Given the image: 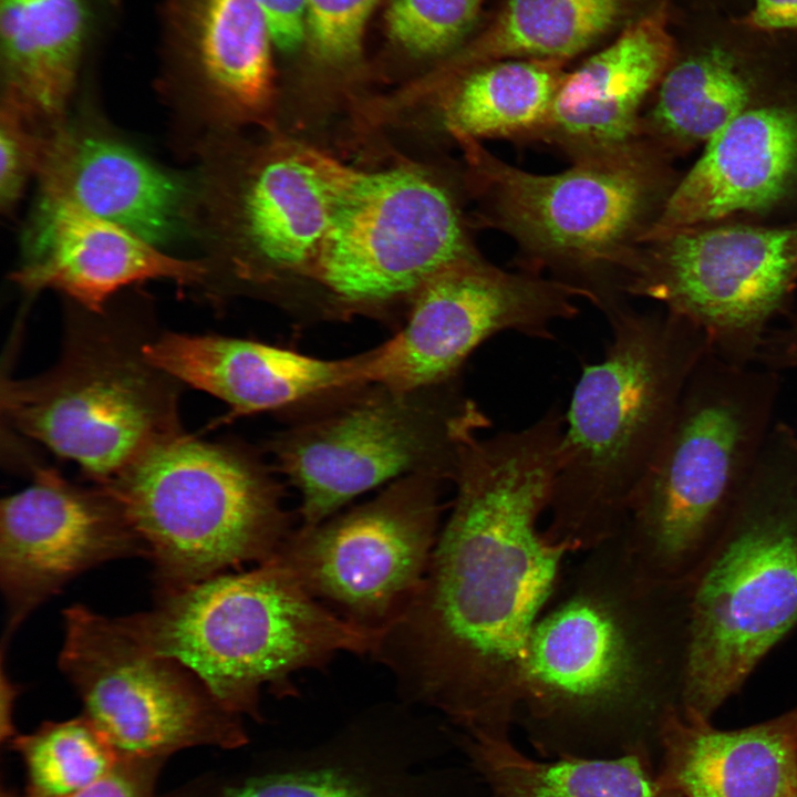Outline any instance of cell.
I'll list each match as a JSON object with an SVG mask.
<instances>
[{
    "mask_svg": "<svg viewBox=\"0 0 797 797\" xmlns=\"http://www.w3.org/2000/svg\"><path fill=\"white\" fill-rule=\"evenodd\" d=\"M563 426L552 406L524 428L464 448L423 582L370 653L406 703L433 708L463 733L507 735L530 632L570 556L539 526Z\"/></svg>",
    "mask_w": 797,
    "mask_h": 797,
    "instance_id": "obj_1",
    "label": "cell"
},
{
    "mask_svg": "<svg viewBox=\"0 0 797 797\" xmlns=\"http://www.w3.org/2000/svg\"><path fill=\"white\" fill-rule=\"evenodd\" d=\"M580 555L530 632L516 717L539 739L658 738L682 708L684 584L644 576L621 532Z\"/></svg>",
    "mask_w": 797,
    "mask_h": 797,
    "instance_id": "obj_2",
    "label": "cell"
},
{
    "mask_svg": "<svg viewBox=\"0 0 797 797\" xmlns=\"http://www.w3.org/2000/svg\"><path fill=\"white\" fill-rule=\"evenodd\" d=\"M608 321L607 351L583 366L565 414L544 529L570 555L622 530L684 386L711 351L700 328L665 310L628 306Z\"/></svg>",
    "mask_w": 797,
    "mask_h": 797,
    "instance_id": "obj_3",
    "label": "cell"
},
{
    "mask_svg": "<svg viewBox=\"0 0 797 797\" xmlns=\"http://www.w3.org/2000/svg\"><path fill=\"white\" fill-rule=\"evenodd\" d=\"M685 714L711 720L797 625V432L775 421L722 531L683 581Z\"/></svg>",
    "mask_w": 797,
    "mask_h": 797,
    "instance_id": "obj_4",
    "label": "cell"
},
{
    "mask_svg": "<svg viewBox=\"0 0 797 797\" xmlns=\"http://www.w3.org/2000/svg\"><path fill=\"white\" fill-rule=\"evenodd\" d=\"M456 143L478 205L475 224L511 238L520 269L581 288L605 318L628 304L629 265L677 182L669 158L643 144L620 157L536 174L479 141Z\"/></svg>",
    "mask_w": 797,
    "mask_h": 797,
    "instance_id": "obj_5",
    "label": "cell"
},
{
    "mask_svg": "<svg viewBox=\"0 0 797 797\" xmlns=\"http://www.w3.org/2000/svg\"><path fill=\"white\" fill-rule=\"evenodd\" d=\"M779 372L708 351L620 531L646 577L680 583L722 531L774 425Z\"/></svg>",
    "mask_w": 797,
    "mask_h": 797,
    "instance_id": "obj_6",
    "label": "cell"
},
{
    "mask_svg": "<svg viewBox=\"0 0 797 797\" xmlns=\"http://www.w3.org/2000/svg\"><path fill=\"white\" fill-rule=\"evenodd\" d=\"M141 642L189 669L228 711L262 721L260 694H292L291 677L373 639L312 598L275 559L159 594L120 619Z\"/></svg>",
    "mask_w": 797,
    "mask_h": 797,
    "instance_id": "obj_7",
    "label": "cell"
},
{
    "mask_svg": "<svg viewBox=\"0 0 797 797\" xmlns=\"http://www.w3.org/2000/svg\"><path fill=\"white\" fill-rule=\"evenodd\" d=\"M75 306V304H74ZM59 362L2 386V411L21 434L106 485L180 434L179 382L149 361L154 337L137 322L77 306Z\"/></svg>",
    "mask_w": 797,
    "mask_h": 797,
    "instance_id": "obj_8",
    "label": "cell"
},
{
    "mask_svg": "<svg viewBox=\"0 0 797 797\" xmlns=\"http://www.w3.org/2000/svg\"><path fill=\"white\" fill-rule=\"evenodd\" d=\"M104 486L146 546L159 594L262 563L293 532L280 486L236 444L182 432Z\"/></svg>",
    "mask_w": 797,
    "mask_h": 797,
    "instance_id": "obj_9",
    "label": "cell"
},
{
    "mask_svg": "<svg viewBox=\"0 0 797 797\" xmlns=\"http://www.w3.org/2000/svg\"><path fill=\"white\" fill-rule=\"evenodd\" d=\"M490 426L458 376L412 391L371 384L337 410L278 436L271 451L300 494L301 527L410 475L453 482L464 448Z\"/></svg>",
    "mask_w": 797,
    "mask_h": 797,
    "instance_id": "obj_10",
    "label": "cell"
},
{
    "mask_svg": "<svg viewBox=\"0 0 797 797\" xmlns=\"http://www.w3.org/2000/svg\"><path fill=\"white\" fill-rule=\"evenodd\" d=\"M455 189L420 168L351 170L311 281L338 310H381L434 276L482 258Z\"/></svg>",
    "mask_w": 797,
    "mask_h": 797,
    "instance_id": "obj_11",
    "label": "cell"
},
{
    "mask_svg": "<svg viewBox=\"0 0 797 797\" xmlns=\"http://www.w3.org/2000/svg\"><path fill=\"white\" fill-rule=\"evenodd\" d=\"M797 288V221L783 226L714 222L640 244L627 297L646 298L706 335L711 351L755 364L760 344L787 317Z\"/></svg>",
    "mask_w": 797,
    "mask_h": 797,
    "instance_id": "obj_12",
    "label": "cell"
},
{
    "mask_svg": "<svg viewBox=\"0 0 797 797\" xmlns=\"http://www.w3.org/2000/svg\"><path fill=\"white\" fill-rule=\"evenodd\" d=\"M208 157L195 179V226L229 277L249 287L311 281L352 168L290 141Z\"/></svg>",
    "mask_w": 797,
    "mask_h": 797,
    "instance_id": "obj_13",
    "label": "cell"
},
{
    "mask_svg": "<svg viewBox=\"0 0 797 797\" xmlns=\"http://www.w3.org/2000/svg\"><path fill=\"white\" fill-rule=\"evenodd\" d=\"M60 666L83 714L121 759H161L189 747L248 743L244 717L225 708L177 660L155 652L118 619L75 605L64 612Z\"/></svg>",
    "mask_w": 797,
    "mask_h": 797,
    "instance_id": "obj_14",
    "label": "cell"
},
{
    "mask_svg": "<svg viewBox=\"0 0 797 797\" xmlns=\"http://www.w3.org/2000/svg\"><path fill=\"white\" fill-rule=\"evenodd\" d=\"M443 482L428 475L396 479L363 505L300 527L272 559L375 641L423 582L441 529Z\"/></svg>",
    "mask_w": 797,
    "mask_h": 797,
    "instance_id": "obj_15",
    "label": "cell"
},
{
    "mask_svg": "<svg viewBox=\"0 0 797 797\" xmlns=\"http://www.w3.org/2000/svg\"><path fill=\"white\" fill-rule=\"evenodd\" d=\"M578 299L590 300L546 275L505 270L484 257L459 262L429 279L412 298L405 327L371 350L368 383L412 391L445 382L500 332L552 339L558 321L578 314Z\"/></svg>",
    "mask_w": 797,
    "mask_h": 797,
    "instance_id": "obj_16",
    "label": "cell"
},
{
    "mask_svg": "<svg viewBox=\"0 0 797 797\" xmlns=\"http://www.w3.org/2000/svg\"><path fill=\"white\" fill-rule=\"evenodd\" d=\"M147 557L118 498L105 486L82 487L52 467L0 506V582L8 634L71 579L105 561Z\"/></svg>",
    "mask_w": 797,
    "mask_h": 797,
    "instance_id": "obj_17",
    "label": "cell"
},
{
    "mask_svg": "<svg viewBox=\"0 0 797 797\" xmlns=\"http://www.w3.org/2000/svg\"><path fill=\"white\" fill-rule=\"evenodd\" d=\"M426 735L414 716L381 712L183 797H444L442 778L427 766Z\"/></svg>",
    "mask_w": 797,
    "mask_h": 797,
    "instance_id": "obj_18",
    "label": "cell"
},
{
    "mask_svg": "<svg viewBox=\"0 0 797 797\" xmlns=\"http://www.w3.org/2000/svg\"><path fill=\"white\" fill-rule=\"evenodd\" d=\"M41 196L63 200L159 246L195 224V182L161 168L112 133L61 122L45 133Z\"/></svg>",
    "mask_w": 797,
    "mask_h": 797,
    "instance_id": "obj_19",
    "label": "cell"
},
{
    "mask_svg": "<svg viewBox=\"0 0 797 797\" xmlns=\"http://www.w3.org/2000/svg\"><path fill=\"white\" fill-rule=\"evenodd\" d=\"M797 199V96L759 102L706 144L677 179L651 239L677 229L763 215Z\"/></svg>",
    "mask_w": 797,
    "mask_h": 797,
    "instance_id": "obj_20",
    "label": "cell"
},
{
    "mask_svg": "<svg viewBox=\"0 0 797 797\" xmlns=\"http://www.w3.org/2000/svg\"><path fill=\"white\" fill-rule=\"evenodd\" d=\"M13 279L27 292L54 289L73 304L102 312L122 289L167 279L209 284L207 261L169 256L126 228L63 200L40 196Z\"/></svg>",
    "mask_w": 797,
    "mask_h": 797,
    "instance_id": "obj_21",
    "label": "cell"
},
{
    "mask_svg": "<svg viewBox=\"0 0 797 797\" xmlns=\"http://www.w3.org/2000/svg\"><path fill=\"white\" fill-rule=\"evenodd\" d=\"M673 60L664 18L653 13L630 24L609 46L566 73L537 142L570 163L628 155L643 143L646 100Z\"/></svg>",
    "mask_w": 797,
    "mask_h": 797,
    "instance_id": "obj_22",
    "label": "cell"
},
{
    "mask_svg": "<svg viewBox=\"0 0 797 797\" xmlns=\"http://www.w3.org/2000/svg\"><path fill=\"white\" fill-rule=\"evenodd\" d=\"M152 363L230 408L224 422L366 385L370 351L323 360L217 334L166 332L145 344Z\"/></svg>",
    "mask_w": 797,
    "mask_h": 797,
    "instance_id": "obj_23",
    "label": "cell"
},
{
    "mask_svg": "<svg viewBox=\"0 0 797 797\" xmlns=\"http://www.w3.org/2000/svg\"><path fill=\"white\" fill-rule=\"evenodd\" d=\"M185 93L214 124L262 118L275 97V45L258 0H166Z\"/></svg>",
    "mask_w": 797,
    "mask_h": 797,
    "instance_id": "obj_24",
    "label": "cell"
},
{
    "mask_svg": "<svg viewBox=\"0 0 797 797\" xmlns=\"http://www.w3.org/2000/svg\"><path fill=\"white\" fill-rule=\"evenodd\" d=\"M658 739L659 777L676 797H797V706L731 731L681 708Z\"/></svg>",
    "mask_w": 797,
    "mask_h": 797,
    "instance_id": "obj_25",
    "label": "cell"
},
{
    "mask_svg": "<svg viewBox=\"0 0 797 797\" xmlns=\"http://www.w3.org/2000/svg\"><path fill=\"white\" fill-rule=\"evenodd\" d=\"M89 29L86 0H1L2 93L50 126L64 120Z\"/></svg>",
    "mask_w": 797,
    "mask_h": 797,
    "instance_id": "obj_26",
    "label": "cell"
},
{
    "mask_svg": "<svg viewBox=\"0 0 797 797\" xmlns=\"http://www.w3.org/2000/svg\"><path fill=\"white\" fill-rule=\"evenodd\" d=\"M565 74L558 61L505 60L442 77L438 124L454 142H537Z\"/></svg>",
    "mask_w": 797,
    "mask_h": 797,
    "instance_id": "obj_27",
    "label": "cell"
},
{
    "mask_svg": "<svg viewBox=\"0 0 797 797\" xmlns=\"http://www.w3.org/2000/svg\"><path fill=\"white\" fill-rule=\"evenodd\" d=\"M640 121L643 144L671 159L706 144L757 99L756 82L733 54L710 48L666 70Z\"/></svg>",
    "mask_w": 797,
    "mask_h": 797,
    "instance_id": "obj_28",
    "label": "cell"
},
{
    "mask_svg": "<svg viewBox=\"0 0 797 797\" xmlns=\"http://www.w3.org/2000/svg\"><path fill=\"white\" fill-rule=\"evenodd\" d=\"M462 735L473 766L496 797H676L638 749L613 759L539 762L520 753L507 736Z\"/></svg>",
    "mask_w": 797,
    "mask_h": 797,
    "instance_id": "obj_29",
    "label": "cell"
},
{
    "mask_svg": "<svg viewBox=\"0 0 797 797\" xmlns=\"http://www.w3.org/2000/svg\"><path fill=\"white\" fill-rule=\"evenodd\" d=\"M620 10L621 0H508L442 76L505 60L563 62L603 34Z\"/></svg>",
    "mask_w": 797,
    "mask_h": 797,
    "instance_id": "obj_30",
    "label": "cell"
},
{
    "mask_svg": "<svg viewBox=\"0 0 797 797\" xmlns=\"http://www.w3.org/2000/svg\"><path fill=\"white\" fill-rule=\"evenodd\" d=\"M10 747L24 764L23 797H72L108 774L121 759L84 714L45 722L32 733L15 735Z\"/></svg>",
    "mask_w": 797,
    "mask_h": 797,
    "instance_id": "obj_31",
    "label": "cell"
},
{
    "mask_svg": "<svg viewBox=\"0 0 797 797\" xmlns=\"http://www.w3.org/2000/svg\"><path fill=\"white\" fill-rule=\"evenodd\" d=\"M484 1L393 0L385 14L386 35L411 58H437L466 34Z\"/></svg>",
    "mask_w": 797,
    "mask_h": 797,
    "instance_id": "obj_32",
    "label": "cell"
},
{
    "mask_svg": "<svg viewBox=\"0 0 797 797\" xmlns=\"http://www.w3.org/2000/svg\"><path fill=\"white\" fill-rule=\"evenodd\" d=\"M379 0H308L306 48L311 63L329 75L349 74L361 63L368 21Z\"/></svg>",
    "mask_w": 797,
    "mask_h": 797,
    "instance_id": "obj_33",
    "label": "cell"
},
{
    "mask_svg": "<svg viewBox=\"0 0 797 797\" xmlns=\"http://www.w3.org/2000/svg\"><path fill=\"white\" fill-rule=\"evenodd\" d=\"M23 105L2 93L0 112V204L10 210L32 175H37L45 133Z\"/></svg>",
    "mask_w": 797,
    "mask_h": 797,
    "instance_id": "obj_34",
    "label": "cell"
},
{
    "mask_svg": "<svg viewBox=\"0 0 797 797\" xmlns=\"http://www.w3.org/2000/svg\"><path fill=\"white\" fill-rule=\"evenodd\" d=\"M164 763L161 759H120L108 774L72 797H162L156 793V782Z\"/></svg>",
    "mask_w": 797,
    "mask_h": 797,
    "instance_id": "obj_35",
    "label": "cell"
},
{
    "mask_svg": "<svg viewBox=\"0 0 797 797\" xmlns=\"http://www.w3.org/2000/svg\"><path fill=\"white\" fill-rule=\"evenodd\" d=\"M270 28L273 44L293 53L306 43L308 0H258Z\"/></svg>",
    "mask_w": 797,
    "mask_h": 797,
    "instance_id": "obj_36",
    "label": "cell"
},
{
    "mask_svg": "<svg viewBox=\"0 0 797 797\" xmlns=\"http://www.w3.org/2000/svg\"><path fill=\"white\" fill-rule=\"evenodd\" d=\"M758 361L777 372L797 369V313L787 315L779 328H772L765 337Z\"/></svg>",
    "mask_w": 797,
    "mask_h": 797,
    "instance_id": "obj_37",
    "label": "cell"
},
{
    "mask_svg": "<svg viewBox=\"0 0 797 797\" xmlns=\"http://www.w3.org/2000/svg\"><path fill=\"white\" fill-rule=\"evenodd\" d=\"M748 20L760 29L797 28V0H755Z\"/></svg>",
    "mask_w": 797,
    "mask_h": 797,
    "instance_id": "obj_38",
    "label": "cell"
}]
</instances>
